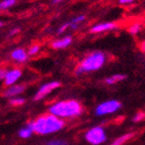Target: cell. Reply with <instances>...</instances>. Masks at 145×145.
I'll return each instance as SVG.
<instances>
[{
  "label": "cell",
  "mask_w": 145,
  "mask_h": 145,
  "mask_svg": "<svg viewBox=\"0 0 145 145\" xmlns=\"http://www.w3.org/2000/svg\"><path fill=\"white\" fill-rule=\"evenodd\" d=\"M114 28H117V24L114 22H103L99 23V24L94 25L93 27H91L90 32L92 33H100V32H104L107 30H111Z\"/></svg>",
  "instance_id": "7"
},
{
  "label": "cell",
  "mask_w": 145,
  "mask_h": 145,
  "mask_svg": "<svg viewBox=\"0 0 145 145\" xmlns=\"http://www.w3.org/2000/svg\"><path fill=\"white\" fill-rule=\"evenodd\" d=\"M24 99H22V98H18V99H12L11 101H10V104L13 105V106H20V105L24 104Z\"/></svg>",
  "instance_id": "18"
},
{
  "label": "cell",
  "mask_w": 145,
  "mask_h": 145,
  "mask_svg": "<svg viewBox=\"0 0 145 145\" xmlns=\"http://www.w3.org/2000/svg\"><path fill=\"white\" fill-rule=\"evenodd\" d=\"M3 24H4V23H3V22H1V21H0V27L2 26V25H3Z\"/></svg>",
  "instance_id": "28"
},
{
  "label": "cell",
  "mask_w": 145,
  "mask_h": 145,
  "mask_svg": "<svg viewBox=\"0 0 145 145\" xmlns=\"http://www.w3.org/2000/svg\"><path fill=\"white\" fill-rule=\"evenodd\" d=\"M133 136H134V133H132V132H131V133L124 134V135H122V136H120V137L116 138L110 145H123L124 143H126L128 140H130Z\"/></svg>",
  "instance_id": "12"
},
{
  "label": "cell",
  "mask_w": 145,
  "mask_h": 145,
  "mask_svg": "<svg viewBox=\"0 0 145 145\" xmlns=\"http://www.w3.org/2000/svg\"><path fill=\"white\" fill-rule=\"evenodd\" d=\"M31 133H32V131L28 127L19 131V135H20V137H22V138H28V137L31 135Z\"/></svg>",
  "instance_id": "16"
},
{
  "label": "cell",
  "mask_w": 145,
  "mask_h": 145,
  "mask_svg": "<svg viewBox=\"0 0 145 145\" xmlns=\"http://www.w3.org/2000/svg\"><path fill=\"white\" fill-rule=\"evenodd\" d=\"M39 45H32L31 48H29V50H28V54L32 56V54H35L36 52H39Z\"/></svg>",
  "instance_id": "21"
},
{
  "label": "cell",
  "mask_w": 145,
  "mask_h": 145,
  "mask_svg": "<svg viewBox=\"0 0 145 145\" xmlns=\"http://www.w3.org/2000/svg\"><path fill=\"white\" fill-rule=\"evenodd\" d=\"M63 0H52V3L54 4H57V3H59V2H61Z\"/></svg>",
  "instance_id": "27"
},
{
  "label": "cell",
  "mask_w": 145,
  "mask_h": 145,
  "mask_svg": "<svg viewBox=\"0 0 145 145\" xmlns=\"http://www.w3.org/2000/svg\"><path fill=\"white\" fill-rule=\"evenodd\" d=\"M46 145H68V142L65 140H52L46 143Z\"/></svg>",
  "instance_id": "19"
},
{
  "label": "cell",
  "mask_w": 145,
  "mask_h": 145,
  "mask_svg": "<svg viewBox=\"0 0 145 145\" xmlns=\"http://www.w3.org/2000/svg\"><path fill=\"white\" fill-rule=\"evenodd\" d=\"M21 76V71L20 70H12L6 72L5 74V85L6 86H10L13 83H15L16 80H18V78H20Z\"/></svg>",
  "instance_id": "8"
},
{
  "label": "cell",
  "mask_w": 145,
  "mask_h": 145,
  "mask_svg": "<svg viewBox=\"0 0 145 145\" xmlns=\"http://www.w3.org/2000/svg\"><path fill=\"white\" fill-rule=\"evenodd\" d=\"M125 79H126V76L125 75H119V74H117V75H114V76H112V77L107 78V79L105 80V83L108 85H114V84H116V83H118V82H121Z\"/></svg>",
  "instance_id": "13"
},
{
  "label": "cell",
  "mask_w": 145,
  "mask_h": 145,
  "mask_svg": "<svg viewBox=\"0 0 145 145\" xmlns=\"http://www.w3.org/2000/svg\"><path fill=\"white\" fill-rule=\"evenodd\" d=\"M140 48H141V50H142V52H145V40L142 41V43L140 44Z\"/></svg>",
  "instance_id": "25"
},
{
  "label": "cell",
  "mask_w": 145,
  "mask_h": 145,
  "mask_svg": "<svg viewBox=\"0 0 145 145\" xmlns=\"http://www.w3.org/2000/svg\"><path fill=\"white\" fill-rule=\"evenodd\" d=\"M50 114L63 118L77 117L83 113V107L76 100H67L52 105L48 110Z\"/></svg>",
  "instance_id": "2"
},
{
  "label": "cell",
  "mask_w": 145,
  "mask_h": 145,
  "mask_svg": "<svg viewBox=\"0 0 145 145\" xmlns=\"http://www.w3.org/2000/svg\"><path fill=\"white\" fill-rule=\"evenodd\" d=\"M16 0H3L0 2V10H5V9L10 8L15 4Z\"/></svg>",
  "instance_id": "14"
},
{
  "label": "cell",
  "mask_w": 145,
  "mask_h": 145,
  "mask_svg": "<svg viewBox=\"0 0 145 145\" xmlns=\"http://www.w3.org/2000/svg\"><path fill=\"white\" fill-rule=\"evenodd\" d=\"M72 37L71 36H66V37H63L61 39H59V40H56L52 42V48L54 50H59V48H66L67 46L72 43Z\"/></svg>",
  "instance_id": "9"
},
{
  "label": "cell",
  "mask_w": 145,
  "mask_h": 145,
  "mask_svg": "<svg viewBox=\"0 0 145 145\" xmlns=\"http://www.w3.org/2000/svg\"><path fill=\"white\" fill-rule=\"evenodd\" d=\"M122 104L117 100H109L106 102H103L96 108V115L97 116H105L108 114H112L117 112L121 109Z\"/></svg>",
  "instance_id": "5"
},
{
  "label": "cell",
  "mask_w": 145,
  "mask_h": 145,
  "mask_svg": "<svg viewBox=\"0 0 145 145\" xmlns=\"http://www.w3.org/2000/svg\"><path fill=\"white\" fill-rule=\"evenodd\" d=\"M85 138L90 144L100 145L104 143L107 139V135L105 130L101 126H96L88 130L85 135Z\"/></svg>",
  "instance_id": "4"
},
{
  "label": "cell",
  "mask_w": 145,
  "mask_h": 145,
  "mask_svg": "<svg viewBox=\"0 0 145 145\" xmlns=\"http://www.w3.org/2000/svg\"><path fill=\"white\" fill-rule=\"evenodd\" d=\"M59 86H61V84H59V82H50V83L43 85L39 90V92L36 93V95L34 96V100H35V101H39V100L42 99V98L45 97L48 93H50L54 89L59 88Z\"/></svg>",
  "instance_id": "6"
},
{
  "label": "cell",
  "mask_w": 145,
  "mask_h": 145,
  "mask_svg": "<svg viewBox=\"0 0 145 145\" xmlns=\"http://www.w3.org/2000/svg\"><path fill=\"white\" fill-rule=\"evenodd\" d=\"M11 57H12V59H16V61H24L25 59H27L26 52H25L24 50H22V48H17V50H13L11 54Z\"/></svg>",
  "instance_id": "11"
},
{
  "label": "cell",
  "mask_w": 145,
  "mask_h": 145,
  "mask_svg": "<svg viewBox=\"0 0 145 145\" xmlns=\"http://www.w3.org/2000/svg\"><path fill=\"white\" fill-rule=\"evenodd\" d=\"M106 63V56L102 52H94L87 56L76 69V74L81 75L84 72H94L102 68Z\"/></svg>",
  "instance_id": "3"
},
{
  "label": "cell",
  "mask_w": 145,
  "mask_h": 145,
  "mask_svg": "<svg viewBox=\"0 0 145 145\" xmlns=\"http://www.w3.org/2000/svg\"><path fill=\"white\" fill-rule=\"evenodd\" d=\"M134 0H119V2L120 4H128V3H131L133 2Z\"/></svg>",
  "instance_id": "23"
},
{
  "label": "cell",
  "mask_w": 145,
  "mask_h": 145,
  "mask_svg": "<svg viewBox=\"0 0 145 145\" xmlns=\"http://www.w3.org/2000/svg\"><path fill=\"white\" fill-rule=\"evenodd\" d=\"M5 74H6V71L0 70V79H3L5 77Z\"/></svg>",
  "instance_id": "24"
},
{
  "label": "cell",
  "mask_w": 145,
  "mask_h": 145,
  "mask_svg": "<svg viewBox=\"0 0 145 145\" xmlns=\"http://www.w3.org/2000/svg\"><path fill=\"white\" fill-rule=\"evenodd\" d=\"M144 119H145V113L144 112H138V113L134 116L133 121L134 122H140V121L144 120Z\"/></svg>",
  "instance_id": "17"
},
{
  "label": "cell",
  "mask_w": 145,
  "mask_h": 145,
  "mask_svg": "<svg viewBox=\"0 0 145 145\" xmlns=\"http://www.w3.org/2000/svg\"><path fill=\"white\" fill-rule=\"evenodd\" d=\"M69 26H70V23H65V24H63L61 27H59V30H57V32H59V33H61V32L65 31V30H66Z\"/></svg>",
  "instance_id": "22"
},
{
  "label": "cell",
  "mask_w": 145,
  "mask_h": 145,
  "mask_svg": "<svg viewBox=\"0 0 145 145\" xmlns=\"http://www.w3.org/2000/svg\"><path fill=\"white\" fill-rule=\"evenodd\" d=\"M85 18H86V16H85V15H79V16H77V17H75L74 19H72V23H76V24H79L80 22H82V21L85 20Z\"/></svg>",
  "instance_id": "20"
},
{
  "label": "cell",
  "mask_w": 145,
  "mask_h": 145,
  "mask_svg": "<svg viewBox=\"0 0 145 145\" xmlns=\"http://www.w3.org/2000/svg\"><path fill=\"white\" fill-rule=\"evenodd\" d=\"M141 29V25L140 23L138 22H135L133 24H131L129 27H128V32L131 34H137Z\"/></svg>",
  "instance_id": "15"
},
{
  "label": "cell",
  "mask_w": 145,
  "mask_h": 145,
  "mask_svg": "<svg viewBox=\"0 0 145 145\" xmlns=\"http://www.w3.org/2000/svg\"><path fill=\"white\" fill-rule=\"evenodd\" d=\"M17 32H19V28H15V29L12 30V32H10V34H15L17 33Z\"/></svg>",
  "instance_id": "26"
},
{
  "label": "cell",
  "mask_w": 145,
  "mask_h": 145,
  "mask_svg": "<svg viewBox=\"0 0 145 145\" xmlns=\"http://www.w3.org/2000/svg\"><path fill=\"white\" fill-rule=\"evenodd\" d=\"M24 91V86L22 85H19V86H13L10 87L9 89H7L4 92V97H10V96H15L18 94H21Z\"/></svg>",
  "instance_id": "10"
},
{
  "label": "cell",
  "mask_w": 145,
  "mask_h": 145,
  "mask_svg": "<svg viewBox=\"0 0 145 145\" xmlns=\"http://www.w3.org/2000/svg\"><path fill=\"white\" fill-rule=\"evenodd\" d=\"M65 122L59 117L52 114H44L35 119V121L28 124V128L36 134H50L63 129Z\"/></svg>",
  "instance_id": "1"
}]
</instances>
